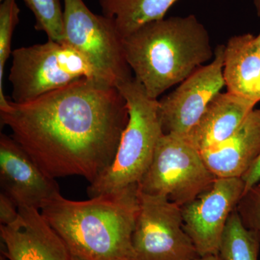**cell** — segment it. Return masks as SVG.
Wrapping results in <instances>:
<instances>
[{
	"label": "cell",
	"instance_id": "obj_1",
	"mask_svg": "<svg viewBox=\"0 0 260 260\" xmlns=\"http://www.w3.org/2000/svg\"><path fill=\"white\" fill-rule=\"evenodd\" d=\"M3 125L49 177L80 176L90 184L112 162L129 113L116 87L83 80L0 107Z\"/></svg>",
	"mask_w": 260,
	"mask_h": 260
},
{
	"label": "cell",
	"instance_id": "obj_2",
	"mask_svg": "<svg viewBox=\"0 0 260 260\" xmlns=\"http://www.w3.org/2000/svg\"><path fill=\"white\" fill-rule=\"evenodd\" d=\"M138 184L83 201L61 193L41 213L72 256L83 260H135L133 235L139 210Z\"/></svg>",
	"mask_w": 260,
	"mask_h": 260
},
{
	"label": "cell",
	"instance_id": "obj_3",
	"mask_svg": "<svg viewBox=\"0 0 260 260\" xmlns=\"http://www.w3.org/2000/svg\"><path fill=\"white\" fill-rule=\"evenodd\" d=\"M135 79L154 99L213 59L209 34L194 15L143 25L123 39Z\"/></svg>",
	"mask_w": 260,
	"mask_h": 260
},
{
	"label": "cell",
	"instance_id": "obj_4",
	"mask_svg": "<svg viewBox=\"0 0 260 260\" xmlns=\"http://www.w3.org/2000/svg\"><path fill=\"white\" fill-rule=\"evenodd\" d=\"M117 88L125 99L129 120L112 162L87 189L90 198L138 184L150 167L164 134L158 99L149 96L135 77Z\"/></svg>",
	"mask_w": 260,
	"mask_h": 260
},
{
	"label": "cell",
	"instance_id": "obj_5",
	"mask_svg": "<svg viewBox=\"0 0 260 260\" xmlns=\"http://www.w3.org/2000/svg\"><path fill=\"white\" fill-rule=\"evenodd\" d=\"M12 56L9 80L17 104L32 102L80 80L104 83L79 53L63 43L49 40L18 48Z\"/></svg>",
	"mask_w": 260,
	"mask_h": 260
},
{
	"label": "cell",
	"instance_id": "obj_6",
	"mask_svg": "<svg viewBox=\"0 0 260 260\" xmlns=\"http://www.w3.org/2000/svg\"><path fill=\"white\" fill-rule=\"evenodd\" d=\"M64 39L83 56L104 83L117 88L134 77L123 39L112 19L95 14L83 0H64Z\"/></svg>",
	"mask_w": 260,
	"mask_h": 260
},
{
	"label": "cell",
	"instance_id": "obj_7",
	"mask_svg": "<svg viewBox=\"0 0 260 260\" xmlns=\"http://www.w3.org/2000/svg\"><path fill=\"white\" fill-rule=\"evenodd\" d=\"M216 179L201 153L185 138L164 134L138 185L143 194L162 197L181 207L208 189Z\"/></svg>",
	"mask_w": 260,
	"mask_h": 260
},
{
	"label": "cell",
	"instance_id": "obj_8",
	"mask_svg": "<svg viewBox=\"0 0 260 260\" xmlns=\"http://www.w3.org/2000/svg\"><path fill=\"white\" fill-rule=\"evenodd\" d=\"M133 246L135 260H193L200 256L183 227L181 206L140 191Z\"/></svg>",
	"mask_w": 260,
	"mask_h": 260
},
{
	"label": "cell",
	"instance_id": "obj_9",
	"mask_svg": "<svg viewBox=\"0 0 260 260\" xmlns=\"http://www.w3.org/2000/svg\"><path fill=\"white\" fill-rule=\"evenodd\" d=\"M224 55L225 45L217 46L210 64L200 67L172 93L158 99L164 134L186 138L198 124L208 104L225 86Z\"/></svg>",
	"mask_w": 260,
	"mask_h": 260
},
{
	"label": "cell",
	"instance_id": "obj_10",
	"mask_svg": "<svg viewBox=\"0 0 260 260\" xmlns=\"http://www.w3.org/2000/svg\"><path fill=\"white\" fill-rule=\"evenodd\" d=\"M244 193L242 178H217L208 189L181 207L183 227L199 256L218 254L228 220Z\"/></svg>",
	"mask_w": 260,
	"mask_h": 260
},
{
	"label": "cell",
	"instance_id": "obj_11",
	"mask_svg": "<svg viewBox=\"0 0 260 260\" xmlns=\"http://www.w3.org/2000/svg\"><path fill=\"white\" fill-rule=\"evenodd\" d=\"M56 179L49 177L13 138L0 135V184L18 208L41 210L60 193Z\"/></svg>",
	"mask_w": 260,
	"mask_h": 260
},
{
	"label": "cell",
	"instance_id": "obj_12",
	"mask_svg": "<svg viewBox=\"0 0 260 260\" xmlns=\"http://www.w3.org/2000/svg\"><path fill=\"white\" fill-rule=\"evenodd\" d=\"M18 211L14 223L0 225V237L5 246L2 254L7 259L72 260L66 244L41 210L20 207Z\"/></svg>",
	"mask_w": 260,
	"mask_h": 260
},
{
	"label": "cell",
	"instance_id": "obj_13",
	"mask_svg": "<svg viewBox=\"0 0 260 260\" xmlns=\"http://www.w3.org/2000/svg\"><path fill=\"white\" fill-rule=\"evenodd\" d=\"M256 104L230 92H220L210 102L198 124L184 138L200 153L216 148L234 134Z\"/></svg>",
	"mask_w": 260,
	"mask_h": 260
},
{
	"label": "cell",
	"instance_id": "obj_14",
	"mask_svg": "<svg viewBox=\"0 0 260 260\" xmlns=\"http://www.w3.org/2000/svg\"><path fill=\"white\" fill-rule=\"evenodd\" d=\"M201 154L217 178H242L260 155V109H254L226 141Z\"/></svg>",
	"mask_w": 260,
	"mask_h": 260
},
{
	"label": "cell",
	"instance_id": "obj_15",
	"mask_svg": "<svg viewBox=\"0 0 260 260\" xmlns=\"http://www.w3.org/2000/svg\"><path fill=\"white\" fill-rule=\"evenodd\" d=\"M223 78L227 91L260 102V52L251 34L234 36L225 45Z\"/></svg>",
	"mask_w": 260,
	"mask_h": 260
},
{
	"label": "cell",
	"instance_id": "obj_16",
	"mask_svg": "<svg viewBox=\"0 0 260 260\" xmlns=\"http://www.w3.org/2000/svg\"><path fill=\"white\" fill-rule=\"evenodd\" d=\"M178 0H99L103 15L112 19L122 39L145 24L161 20Z\"/></svg>",
	"mask_w": 260,
	"mask_h": 260
},
{
	"label": "cell",
	"instance_id": "obj_17",
	"mask_svg": "<svg viewBox=\"0 0 260 260\" xmlns=\"http://www.w3.org/2000/svg\"><path fill=\"white\" fill-rule=\"evenodd\" d=\"M260 232L248 229L237 210L233 211L224 230L219 256L222 260H258Z\"/></svg>",
	"mask_w": 260,
	"mask_h": 260
},
{
	"label": "cell",
	"instance_id": "obj_18",
	"mask_svg": "<svg viewBox=\"0 0 260 260\" xmlns=\"http://www.w3.org/2000/svg\"><path fill=\"white\" fill-rule=\"evenodd\" d=\"M23 1L35 16L36 29L45 32L49 40L64 42V10L59 0Z\"/></svg>",
	"mask_w": 260,
	"mask_h": 260
},
{
	"label": "cell",
	"instance_id": "obj_19",
	"mask_svg": "<svg viewBox=\"0 0 260 260\" xmlns=\"http://www.w3.org/2000/svg\"><path fill=\"white\" fill-rule=\"evenodd\" d=\"M19 9L16 0H3L0 5V107L5 105L8 99L3 90L5 68L11 51L12 37L19 22Z\"/></svg>",
	"mask_w": 260,
	"mask_h": 260
},
{
	"label": "cell",
	"instance_id": "obj_20",
	"mask_svg": "<svg viewBox=\"0 0 260 260\" xmlns=\"http://www.w3.org/2000/svg\"><path fill=\"white\" fill-rule=\"evenodd\" d=\"M236 210L246 228L260 232V181L243 194Z\"/></svg>",
	"mask_w": 260,
	"mask_h": 260
},
{
	"label": "cell",
	"instance_id": "obj_21",
	"mask_svg": "<svg viewBox=\"0 0 260 260\" xmlns=\"http://www.w3.org/2000/svg\"><path fill=\"white\" fill-rule=\"evenodd\" d=\"M18 207L8 194L0 193V223L1 225H10L18 218Z\"/></svg>",
	"mask_w": 260,
	"mask_h": 260
},
{
	"label": "cell",
	"instance_id": "obj_22",
	"mask_svg": "<svg viewBox=\"0 0 260 260\" xmlns=\"http://www.w3.org/2000/svg\"><path fill=\"white\" fill-rule=\"evenodd\" d=\"M242 180L244 182V193L260 181V155L249 170L243 175Z\"/></svg>",
	"mask_w": 260,
	"mask_h": 260
},
{
	"label": "cell",
	"instance_id": "obj_23",
	"mask_svg": "<svg viewBox=\"0 0 260 260\" xmlns=\"http://www.w3.org/2000/svg\"><path fill=\"white\" fill-rule=\"evenodd\" d=\"M193 260H222L219 254H210V255L200 256L198 258Z\"/></svg>",
	"mask_w": 260,
	"mask_h": 260
},
{
	"label": "cell",
	"instance_id": "obj_24",
	"mask_svg": "<svg viewBox=\"0 0 260 260\" xmlns=\"http://www.w3.org/2000/svg\"><path fill=\"white\" fill-rule=\"evenodd\" d=\"M258 16L260 17V0H254Z\"/></svg>",
	"mask_w": 260,
	"mask_h": 260
},
{
	"label": "cell",
	"instance_id": "obj_25",
	"mask_svg": "<svg viewBox=\"0 0 260 260\" xmlns=\"http://www.w3.org/2000/svg\"><path fill=\"white\" fill-rule=\"evenodd\" d=\"M256 39H257L258 47H259V52H260V31L258 36H256Z\"/></svg>",
	"mask_w": 260,
	"mask_h": 260
},
{
	"label": "cell",
	"instance_id": "obj_26",
	"mask_svg": "<svg viewBox=\"0 0 260 260\" xmlns=\"http://www.w3.org/2000/svg\"><path fill=\"white\" fill-rule=\"evenodd\" d=\"M0 260H8L7 259L6 257H5V255H3V254H1V256H0Z\"/></svg>",
	"mask_w": 260,
	"mask_h": 260
},
{
	"label": "cell",
	"instance_id": "obj_27",
	"mask_svg": "<svg viewBox=\"0 0 260 260\" xmlns=\"http://www.w3.org/2000/svg\"><path fill=\"white\" fill-rule=\"evenodd\" d=\"M72 260H83L81 259H80V258L75 257V256H72Z\"/></svg>",
	"mask_w": 260,
	"mask_h": 260
}]
</instances>
